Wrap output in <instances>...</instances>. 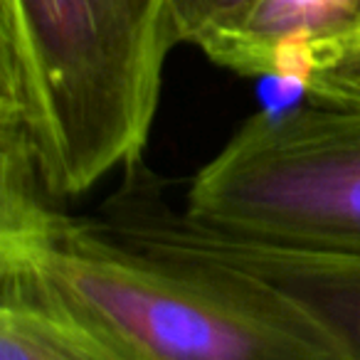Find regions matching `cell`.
<instances>
[{"label": "cell", "mask_w": 360, "mask_h": 360, "mask_svg": "<svg viewBox=\"0 0 360 360\" xmlns=\"http://www.w3.org/2000/svg\"><path fill=\"white\" fill-rule=\"evenodd\" d=\"M0 360H148L35 279L0 269Z\"/></svg>", "instance_id": "6"}, {"label": "cell", "mask_w": 360, "mask_h": 360, "mask_svg": "<svg viewBox=\"0 0 360 360\" xmlns=\"http://www.w3.org/2000/svg\"><path fill=\"white\" fill-rule=\"evenodd\" d=\"M109 225L121 240L306 328L343 360H360V257L222 235L170 205L158 178L131 183Z\"/></svg>", "instance_id": "4"}, {"label": "cell", "mask_w": 360, "mask_h": 360, "mask_svg": "<svg viewBox=\"0 0 360 360\" xmlns=\"http://www.w3.org/2000/svg\"><path fill=\"white\" fill-rule=\"evenodd\" d=\"M180 45L205 52L222 35L237 30L259 0H168Z\"/></svg>", "instance_id": "7"}, {"label": "cell", "mask_w": 360, "mask_h": 360, "mask_svg": "<svg viewBox=\"0 0 360 360\" xmlns=\"http://www.w3.org/2000/svg\"><path fill=\"white\" fill-rule=\"evenodd\" d=\"M180 210L222 235L360 257V109L250 116L193 173Z\"/></svg>", "instance_id": "3"}, {"label": "cell", "mask_w": 360, "mask_h": 360, "mask_svg": "<svg viewBox=\"0 0 360 360\" xmlns=\"http://www.w3.org/2000/svg\"><path fill=\"white\" fill-rule=\"evenodd\" d=\"M202 55L240 77L284 82L311 104L360 109V0H259Z\"/></svg>", "instance_id": "5"}, {"label": "cell", "mask_w": 360, "mask_h": 360, "mask_svg": "<svg viewBox=\"0 0 360 360\" xmlns=\"http://www.w3.org/2000/svg\"><path fill=\"white\" fill-rule=\"evenodd\" d=\"M0 269L20 271L148 360H343L301 326L121 240L52 195L0 207Z\"/></svg>", "instance_id": "2"}, {"label": "cell", "mask_w": 360, "mask_h": 360, "mask_svg": "<svg viewBox=\"0 0 360 360\" xmlns=\"http://www.w3.org/2000/svg\"><path fill=\"white\" fill-rule=\"evenodd\" d=\"M175 45L168 0H0V126L57 200L143 160Z\"/></svg>", "instance_id": "1"}]
</instances>
